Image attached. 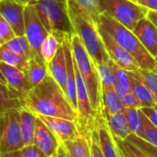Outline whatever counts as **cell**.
Listing matches in <instances>:
<instances>
[{"label":"cell","instance_id":"cell-1","mask_svg":"<svg viewBox=\"0 0 157 157\" xmlns=\"http://www.w3.org/2000/svg\"><path fill=\"white\" fill-rule=\"evenodd\" d=\"M22 105L36 116L62 117L74 121L78 119V113L65 92L49 74L24 95Z\"/></svg>","mask_w":157,"mask_h":157},{"label":"cell","instance_id":"cell-2","mask_svg":"<svg viewBox=\"0 0 157 157\" xmlns=\"http://www.w3.org/2000/svg\"><path fill=\"white\" fill-rule=\"evenodd\" d=\"M74 60L87 88L90 101L97 117H103V92L102 82L96 65L87 53L80 38L74 33L70 36Z\"/></svg>","mask_w":157,"mask_h":157},{"label":"cell","instance_id":"cell-3","mask_svg":"<svg viewBox=\"0 0 157 157\" xmlns=\"http://www.w3.org/2000/svg\"><path fill=\"white\" fill-rule=\"evenodd\" d=\"M67 14L73 33L80 38L94 64H109L112 60L105 47L97 25L83 17V15L68 0Z\"/></svg>","mask_w":157,"mask_h":157},{"label":"cell","instance_id":"cell-4","mask_svg":"<svg viewBox=\"0 0 157 157\" xmlns=\"http://www.w3.org/2000/svg\"><path fill=\"white\" fill-rule=\"evenodd\" d=\"M99 24L102 25L112 37L136 59L140 68L157 72L156 59L145 49L140 41L134 34L133 31L115 21L106 13H103Z\"/></svg>","mask_w":157,"mask_h":157},{"label":"cell","instance_id":"cell-5","mask_svg":"<svg viewBox=\"0 0 157 157\" xmlns=\"http://www.w3.org/2000/svg\"><path fill=\"white\" fill-rule=\"evenodd\" d=\"M35 10L48 31L61 40L73 30L67 14V0H40L33 5Z\"/></svg>","mask_w":157,"mask_h":157},{"label":"cell","instance_id":"cell-6","mask_svg":"<svg viewBox=\"0 0 157 157\" xmlns=\"http://www.w3.org/2000/svg\"><path fill=\"white\" fill-rule=\"evenodd\" d=\"M100 5L104 13L131 31L148 13L146 8L132 0H100Z\"/></svg>","mask_w":157,"mask_h":157},{"label":"cell","instance_id":"cell-7","mask_svg":"<svg viewBox=\"0 0 157 157\" xmlns=\"http://www.w3.org/2000/svg\"><path fill=\"white\" fill-rule=\"evenodd\" d=\"M23 147L19 109L0 114V153L21 151Z\"/></svg>","mask_w":157,"mask_h":157},{"label":"cell","instance_id":"cell-8","mask_svg":"<svg viewBox=\"0 0 157 157\" xmlns=\"http://www.w3.org/2000/svg\"><path fill=\"white\" fill-rule=\"evenodd\" d=\"M25 33L30 45L33 51L34 57L43 60L41 47L44 39L48 35V31L41 21L33 5L25 7Z\"/></svg>","mask_w":157,"mask_h":157},{"label":"cell","instance_id":"cell-9","mask_svg":"<svg viewBox=\"0 0 157 157\" xmlns=\"http://www.w3.org/2000/svg\"><path fill=\"white\" fill-rule=\"evenodd\" d=\"M97 28L110 59L116 65L128 71H137L140 68L136 59L127 52L102 25L98 24Z\"/></svg>","mask_w":157,"mask_h":157},{"label":"cell","instance_id":"cell-10","mask_svg":"<svg viewBox=\"0 0 157 157\" xmlns=\"http://www.w3.org/2000/svg\"><path fill=\"white\" fill-rule=\"evenodd\" d=\"M25 6L15 0L0 1V15L10 25L16 36L24 35L25 33Z\"/></svg>","mask_w":157,"mask_h":157},{"label":"cell","instance_id":"cell-11","mask_svg":"<svg viewBox=\"0 0 157 157\" xmlns=\"http://www.w3.org/2000/svg\"><path fill=\"white\" fill-rule=\"evenodd\" d=\"M33 145L47 157H55L61 145L56 135L38 117L36 118Z\"/></svg>","mask_w":157,"mask_h":157},{"label":"cell","instance_id":"cell-12","mask_svg":"<svg viewBox=\"0 0 157 157\" xmlns=\"http://www.w3.org/2000/svg\"><path fill=\"white\" fill-rule=\"evenodd\" d=\"M56 135L60 143L72 140L80 135V129L77 121L62 117L37 116Z\"/></svg>","mask_w":157,"mask_h":157},{"label":"cell","instance_id":"cell-13","mask_svg":"<svg viewBox=\"0 0 157 157\" xmlns=\"http://www.w3.org/2000/svg\"><path fill=\"white\" fill-rule=\"evenodd\" d=\"M0 69L6 78L8 87L18 94L22 99L24 95L32 89L25 72L4 62H0Z\"/></svg>","mask_w":157,"mask_h":157},{"label":"cell","instance_id":"cell-14","mask_svg":"<svg viewBox=\"0 0 157 157\" xmlns=\"http://www.w3.org/2000/svg\"><path fill=\"white\" fill-rule=\"evenodd\" d=\"M134 34L140 41L145 49L154 57H157V27L147 16L141 19L133 30Z\"/></svg>","mask_w":157,"mask_h":157},{"label":"cell","instance_id":"cell-15","mask_svg":"<svg viewBox=\"0 0 157 157\" xmlns=\"http://www.w3.org/2000/svg\"><path fill=\"white\" fill-rule=\"evenodd\" d=\"M94 132L105 157H121L115 138L112 135L104 117H97Z\"/></svg>","mask_w":157,"mask_h":157},{"label":"cell","instance_id":"cell-16","mask_svg":"<svg viewBox=\"0 0 157 157\" xmlns=\"http://www.w3.org/2000/svg\"><path fill=\"white\" fill-rule=\"evenodd\" d=\"M48 74L56 81L66 94L67 86V63L63 44L61 43L54 58L47 64Z\"/></svg>","mask_w":157,"mask_h":157},{"label":"cell","instance_id":"cell-17","mask_svg":"<svg viewBox=\"0 0 157 157\" xmlns=\"http://www.w3.org/2000/svg\"><path fill=\"white\" fill-rule=\"evenodd\" d=\"M61 144L65 148L68 157H92L91 137L80 134Z\"/></svg>","mask_w":157,"mask_h":157},{"label":"cell","instance_id":"cell-18","mask_svg":"<svg viewBox=\"0 0 157 157\" xmlns=\"http://www.w3.org/2000/svg\"><path fill=\"white\" fill-rule=\"evenodd\" d=\"M112 135L121 140H126L131 134L125 111L104 117Z\"/></svg>","mask_w":157,"mask_h":157},{"label":"cell","instance_id":"cell-19","mask_svg":"<svg viewBox=\"0 0 157 157\" xmlns=\"http://www.w3.org/2000/svg\"><path fill=\"white\" fill-rule=\"evenodd\" d=\"M77 10L80 11L83 17L95 25H98L103 15L100 0H68Z\"/></svg>","mask_w":157,"mask_h":157},{"label":"cell","instance_id":"cell-20","mask_svg":"<svg viewBox=\"0 0 157 157\" xmlns=\"http://www.w3.org/2000/svg\"><path fill=\"white\" fill-rule=\"evenodd\" d=\"M103 92V117L117 114L125 110L115 86L102 84Z\"/></svg>","mask_w":157,"mask_h":157},{"label":"cell","instance_id":"cell-21","mask_svg":"<svg viewBox=\"0 0 157 157\" xmlns=\"http://www.w3.org/2000/svg\"><path fill=\"white\" fill-rule=\"evenodd\" d=\"M19 113L23 144L24 146L33 145L37 116L24 106L19 109Z\"/></svg>","mask_w":157,"mask_h":157},{"label":"cell","instance_id":"cell-22","mask_svg":"<svg viewBox=\"0 0 157 157\" xmlns=\"http://www.w3.org/2000/svg\"><path fill=\"white\" fill-rule=\"evenodd\" d=\"M25 74L31 88H33L42 82L48 75L47 65L44 61L33 57L28 62Z\"/></svg>","mask_w":157,"mask_h":157},{"label":"cell","instance_id":"cell-23","mask_svg":"<svg viewBox=\"0 0 157 157\" xmlns=\"http://www.w3.org/2000/svg\"><path fill=\"white\" fill-rule=\"evenodd\" d=\"M22 106L21 97L7 85L0 83V114L12 109H20Z\"/></svg>","mask_w":157,"mask_h":157},{"label":"cell","instance_id":"cell-24","mask_svg":"<svg viewBox=\"0 0 157 157\" xmlns=\"http://www.w3.org/2000/svg\"><path fill=\"white\" fill-rule=\"evenodd\" d=\"M132 78V84H131V92L135 94L137 99L139 100L140 106H154L156 105V100L150 90L140 82L135 73L130 71Z\"/></svg>","mask_w":157,"mask_h":157},{"label":"cell","instance_id":"cell-25","mask_svg":"<svg viewBox=\"0 0 157 157\" xmlns=\"http://www.w3.org/2000/svg\"><path fill=\"white\" fill-rule=\"evenodd\" d=\"M2 47L10 49L17 54L21 55L24 57H26L28 60L34 57L33 51V49L30 45V43L28 42L25 35L15 36L13 39H11L7 44L2 45Z\"/></svg>","mask_w":157,"mask_h":157},{"label":"cell","instance_id":"cell-26","mask_svg":"<svg viewBox=\"0 0 157 157\" xmlns=\"http://www.w3.org/2000/svg\"><path fill=\"white\" fill-rule=\"evenodd\" d=\"M61 43L62 40L57 35L52 33H48L47 37L44 39L41 47V55L46 65L54 58Z\"/></svg>","mask_w":157,"mask_h":157},{"label":"cell","instance_id":"cell-27","mask_svg":"<svg viewBox=\"0 0 157 157\" xmlns=\"http://www.w3.org/2000/svg\"><path fill=\"white\" fill-rule=\"evenodd\" d=\"M0 62H4L8 65L18 67L19 69L25 72L29 60L20 54L0 46Z\"/></svg>","mask_w":157,"mask_h":157},{"label":"cell","instance_id":"cell-28","mask_svg":"<svg viewBox=\"0 0 157 157\" xmlns=\"http://www.w3.org/2000/svg\"><path fill=\"white\" fill-rule=\"evenodd\" d=\"M125 114L128 119V127L130 129L131 134L140 135L143 128V123H144V114L140 108L136 107H128L125 108Z\"/></svg>","mask_w":157,"mask_h":157},{"label":"cell","instance_id":"cell-29","mask_svg":"<svg viewBox=\"0 0 157 157\" xmlns=\"http://www.w3.org/2000/svg\"><path fill=\"white\" fill-rule=\"evenodd\" d=\"M137 78L143 84L150 90V92L154 96L155 100H157V72L140 68L137 71H133Z\"/></svg>","mask_w":157,"mask_h":157},{"label":"cell","instance_id":"cell-30","mask_svg":"<svg viewBox=\"0 0 157 157\" xmlns=\"http://www.w3.org/2000/svg\"><path fill=\"white\" fill-rule=\"evenodd\" d=\"M99 77L101 78L102 84L115 86L117 84V78L115 71L112 67V61L109 64H99L96 65Z\"/></svg>","mask_w":157,"mask_h":157},{"label":"cell","instance_id":"cell-31","mask_svg":"<svg viewBox=\"0 0 157 157\" xmlns=\"http://www.w3.org/2000/svg\"><path fill=\"white\" fill-rule=\"evenodd\" d=\"M112 67L115 71L117 83L126 91H131V84H132V78L130 71L124 69L117 65H116L112 61Z\"/></svg>","mask_w":157,"mask_h":157},{"label":"cell","instance_id":"cell-32","mask_svg":"<svg viewBox=\"0 0 157 157\" xmlns=\"http://www.w3.org/2000/svg\"><path fill=\"white\" fill-rule=\"evenodd\" d=\"M140 138L144 140L146 142L151 144V146L157 148V127L152 125L149 119L144 115V123H143V128L140 135H138Z\"/></svg>","mask_w":157,"mask_h":157},{"label":"cell","instance_id":"cell-33","mask_svg":"<svg viewBox=\"0 0 157 157\" xmlns=\"http://www.w3.org/2000/svg\"><path fill=\"white\" fill-rule=\"evenodd\" d=\"M115 89L122 102V104L124 105L125 108H128V107H136V108H140V104L139 102V100L137 99V97L135 96V94L131 92V91H126L123 88H121L117 83L115 85Z\"/></svg>","mask_w":157,"mask_h":157},{"label":"cell","instance_id":"cell-34","mask_svg":"<svg viewBox=\"0 0 157 157\" xmlns=\"http://www.w3.org/2000/svg\"><path fill=\"white\" fill-rule=\"evenodd\" d=\"M16 36L8 21L0 15V46L4 45Z\"/></svg>","mask_w":157,"mask_h":157},{"label":"cell","instance_id":"cell-35","mask_svg":"<svg viewBox=\"0 0 157 157\" xmlns=\"http://www.w3.org/2000/svg\"><path fill=\"white\" fill-rule=\"evenodd\" d=\"M21 157H47L33 144L24 146L21 150Z\"/></svg>","mask_w":157,"mask_h":157},{"label":"cell","instance_id":"cell-36","mask_svg":"<svg viewBox=\"0 0 157 157\" xmlns=\"http://www.w3.org/2000/svg\"><path fill=\"white\" fill-rule=\"evenodd\" d=\"M140 110L149 119V121L152 125L157 127V105H155L154 106H143L140 107Z\"/></svg>","mask_w":157,"mask_h":157},{"label":"cell","instance_id":"cell-37","mask_svg":"<svg viewBox=\"0 0 157 157\" xmlns=\"http://www.w3.org/2000/svg\"><path fill=\"white\" fill-rule=\"evenodd\" d=\"M91 153H92V157H105L100 148V145L98 143L94 129L93 130L91 135Z\"/></svg>","mask_w":157,"mask_h":157},{"label":"cell","instance_id":"cell-38","mask_svg":"<svg viewBox=\"0 0 157 157\" xmlns=\"http://www.w3.org/2000/svg\"><path fill=\"white\" fill-rule=\"evenodd\" d=\"M136 3L146 8L148 10H152L157 12V0H139Z\"/></svg>","mask_w":157,"mask_h":157},{"label":"cell","instance_id":"cell-39","mask_svg":"<svg viewBox=\"0 0 157 157\" xmlns=\"http://www.w3.org/2000/svg\"><path fill=\"white\" fill-rule=\"evenodd\" d=\"M0 157H21V151H15L0 153Z\"/></svg>","mask_w":157,"mask_h":157},{"label":"cell","instance_id":"cell-40","mask_svg":"<svg viewBox=\"0 0 157 157\" xmlns=\"http://www.w3.org/2000/svg\"><path fill=\"white\" fill-rule=\"evenodd\" d=\"M147 18H148V19H149L152 23H154V25L157 27V12H156V11L148 10Z\"/></svg>","mask_w":157,"mask_h":157},{"label":"cell","instance_id":"cell-41","mask_svg":"<svg viewBox=\"0 0 157 157\" xmlns=\"http://www.w3.org/2000/svg\"><path fill=\"white\" fill-rule=\"evenodd\" d=\"M16 2H18L19 4H21L23 6H31V5H34L36 4L40 0H15Z\"/></svg>","mask_w":157,"mask_h":157},{"label":"cell","instance_id":"cell-42","mask_svg":"<svg viewBox=\"0 0 157 157\" xmlns=\"http://www.w3.org/2000/svg\"><path fill=\"white\" fill-rule=\"evenodd\" d=\"M55 157H68L67 154V151H66V150H65V148L63 147L62 144L60 145V147H59V149L57 151V153H56V155Z\"/></svg>","mask_w":157,"mask_h":157},{"label":"cell","instance_id":"cell-43","mask_svg":"<svg viewBox=\"0 0 157 157\" xmlns=\"http://www.w3.org/2000/svg\"><path fill=\"white\" fill-rule=\"evenodd\" d=\"M117 147H118V151H119V153H120V155H121V157H132L131 155H129L127 151H125L117 143Z\"/></svg>","mask_w":157,"mask_h":157},{"label":"cell","instance_id":"cell-44","mask_svg":"<svg viewBox=\"0 0 157 157\" xmlns=\"http://www.w3.org/2000/svg\"><path fill=\"white\" fill-rule=\"evenodd\" d=\"M0 83H2V84H5V85H7L6 78H5V77H4V75H3V73H2L1 69H0ZM7 86H8V85H7Z\"/></svg>","mask_w":157,"mask_h":157},{"label":"cell","instance_id":"cell-45","mask_svg":"<svg viewBox=\"0 0 157 157\" xmlns=\"http://www.w3.org/2000/svg\"><path fill=\"white\" fill-rule=\"evenodd\" d=\"M132 1H134V2H137V1H139V0H132Z\"/></svg>","mask_w":157,"mask_h":157},{"label":"cell","instance_id":"cell-46","mask_svg":"<svg viewBox=\"0 0 157 157\" xmlns=\"http://www.w3.org/2000/svg\"><path fill=\"white\" fill-rule=\"evenodd\" d=\"M156 105H157V100H156Z\"/></svg>","mask_w":157,"mask_h":157},{"label":"cell","instance_id":"cell-47","mask_svg":"<svg viewBox=\"0 0 157 157\" xmlns=\"http://www.w3.org/2000/svg\"><path fill=\"white\" fill-rule=\"evenodd\" d=\"M155 59H156V61H157V57H156V58H155Z\"/></svg>","mask_w":157,"mask_h":157},{"label":"cell","instance_id":"cell-48","mask_svg":"<svg viewBox=\"0 0 157 157\" xmlns=\"http://www.w3.org/2000/svg\"><path fill=\"white\" fill-rule=\"evenodd\" d=\"M0 1H1V0H0Z\"/></svg>","mask_w":157,"mask_h":157}]
</instances>
